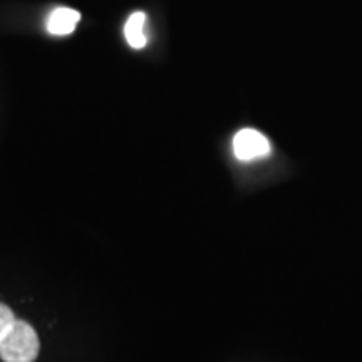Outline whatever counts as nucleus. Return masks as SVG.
<instances>
[{"label": "nucleus", "mask_w": 362, "mask_h": 362, "mask_svg": "<svg viewBox=\"0 0 362 362\" xmlns=\"http://www.w3.org/2000/svg\"><path fill=\"white\" fill-rule=\"evenodd\" d=\"M16 320L17 319L13 315V312L6 304H0V341L6 337V334L11 330Z\"/></svg>", "instance_id": "39448f33"}, {"label": "nucleus", "mask_w": 362, "mask_h": 362, "mask_svg": "<svg viewBox=\"0 0 362 362\" xmlns=\"http://www.w3.org/2000/svg\"><path fill=\"white\" fill-rule=\"evenodd\" d=\"M39 336L30 324L16 320L0 341V359L4 362H34L39 356Z\"/></svg>", "instance_id": "f257e3e1"}, {"label": "nucleus", "mask_w": 362, "mask_h": 362, "mask_svg": "<svg viewBox=\"0 0 362 362\" xmlns=\"http://www.w3.org/2000/svg\"><path fill=\"white\" fill-rule=\"evenodd\" d=\"M81 21V13L74 8L59 7L47 19V30L52 35H69L74 33L76 25Z\"/></svg>", "instance_id": "7ed1b4c3"}, {"label": "nucleus", "mask_w": 362, "mask_h": 362, "mask_svg": "<svg viewBox=\"0 0 362 362\" xmlns=\"http://www.w3.org/2000/svg\"><path fill=\"white\" fill-rule=\"evenodd\" d=\"M144 24H146L144 12H134L126 22L124 37L133 49H143L148 42L146 34H144Z\"/></svg>", "instance_id": "20e7f679"}, {"label": "nucleus", "mask_w": 362, "mask_h": 362, "mask_svg": "<svg viewBox=\"0 0 362 362\" xmlns=\"http://www.w3.org/2000/svg\"><path fill=\"white\" fill-rule=\"evenodd\" d=\"M235 156L242 161H253L270 153V143L260 131L245 128L238 131L233 138Z\"/></svg>", "instance_id": "f03ea898"}]
</instances>
